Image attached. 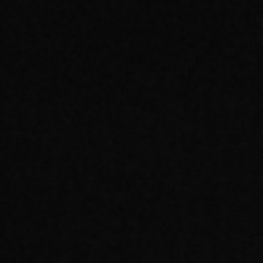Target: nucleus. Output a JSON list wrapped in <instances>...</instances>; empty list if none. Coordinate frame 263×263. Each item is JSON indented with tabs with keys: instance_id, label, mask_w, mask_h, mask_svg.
<instances>
[]
</instances>
